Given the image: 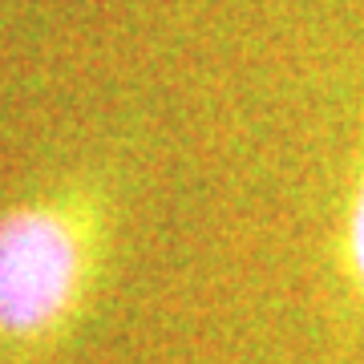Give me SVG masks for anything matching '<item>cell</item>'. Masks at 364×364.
<instances>
[{
	"label": "cell",
	"instance_id": "obj_1",
	"mask_svg": "<svg viewBox=\"0 0 364 364\" xmlns=\"http://www.w3.org/2000/svg\"><path fill=\"white\" fill-rule=\"evenodd\" d=\"M77 279V243L61 219L16 210L0 219V328L37 332L61 316Z\"/></svg>",
	"mask_w": 364,
	"mask_h": 364
},
{
	"label": "cell",
	"instance_id": "obj_2",
	"mask_svg": "<svg viewBox=\"0 0 364 364\" xmlns=\"http://www.w3.org/2000/svg\"><path fill=\"white\" fill-rule=\"evenodd\" d=\"M352 263H356V275L364 284V182H360V195H356V210H352Z\"/></svg>",
	"mask_w": 364,
	"mask_h": 364
}]
</instances>
